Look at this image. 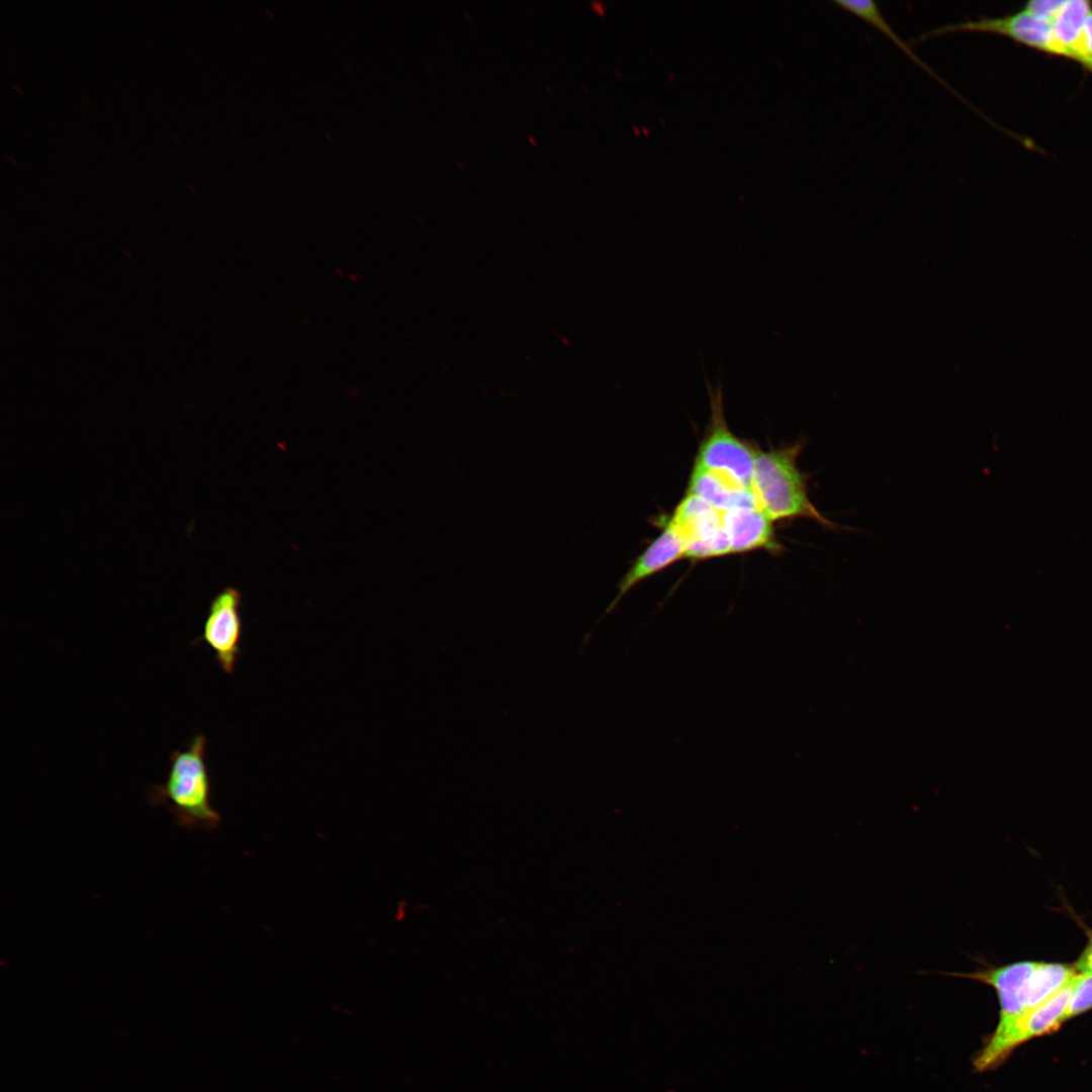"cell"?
<instances>
[{"label": "cell", "instance_id": "1", "mask_svg": "<svg viewBox=\"0 0 1092 1092\" xmlns=\"http://www.w3.org/2000/svg\"><path fill=\"white\" fill-rule=\"evenodd\" d=\"M802 440L756 454L752 489L759 509L772 521L805 518L829 530L840 525L822 515L808 493V474L797 465Z\"/></svg>", "mask_w": 1092, "mask_h": 1092}, {"label": "cell", "instance_id": "2", "mask_svg": "<svg viewBox=\"0 0 1092 1092\" xmlns=\"http://www.w3.org/2000/svg\"><path fill=\"white\" fill-rule=\"evenodd\" d=\"M206 738L195 735L183 750L170 756L167 779L149 791V801L164 804L178 826L185 829L215 828L219 814L210 803V779L205 759Z\"/></svg>", "mask_w": 1092, "mask_h": 1092}, {"label": "cell", "instance_id": "3", "mask_svg": "<svg viewBox=\"0 0 1092 1092\" xmlns=\"http://www.w3.org/2000/svg\"><path fill=\"white\" fill-rule=\"evenodd\" d=\"M1036 963L1021 962L1002 967L981 969L972 973H952L951 976L982 982L994 988L1000 1003L999 1021L973 1058L974 1069L985 1072L996 1068L1009 1056L1008 1040L1025 1010L1023 989Z\"/></svg>", "mask_w": 1092, "mask_h": 1092}, {"label": "cell", "instance_id": "4", "mask_svg": "<svg viewBox=\"0 0 1092 1092\" xmlns=\"http://www.w3.org/2000/svg\"><path fill=\"white\" fill-rule=\"evenodd\" d=\"M711 419L695 459L694 466L722 474L738 485L752 489V477L758 450L738 438L729 429L723 407L721 381L712 387L706 379Z\"/></svg>", "mask_w": 1092, "mask_h": 1092}, {"label": "cell", "instance_id": "5", "mask_svg": "<svg viewBox=\"0 0 1092 1092\" xmlns=\"http://www.w3.org/2000/svg\"><path fill=\"white\" fill-rule=\"evenodd\" d=\"M668 523L684 542L685 557L701 560L731 553L722 515L700 496L687 493Z\"/></svg>", "mask_w": 1092, "mask_h": 1092}, {"label": "cell", "instance_id": "6", "mask_svg": "<svg viewBox=\"0 0 1092 1092\" xmlns=\"http://www.w3.org/2000/svg\"><path fill=\"white\" fill-rule=\"evenodd\" d=\"M242 596L232 586L220 590L211 600L202 633L192 644L205 643L212 648L220 668L233 673L241 651Z\"/></svg>", "mask_w": 1092, "mask_h": 1092}, {"label": "cell", "instance_id": "7", "mask_svg": "<svg viewBox=\"0 0 1092 1092\" xmlns=\"http://www.w3.org/2000/svg\"><path fill=\"white\" fill-rule=\"evenodd\" d=\"M960 32L999 34L1032 49L1058 56L1051 23L1034 17L1025 9L1001 17H981L975 20L942 25L924 32L913 42L923 41L933 36Z\"/></svg>", "mask_w": 1092, "mask_h": 1092}, {"label": "cell", "instance_id": "8", "mask_svg": "<svg viewBox=\"0 0 1092 1092\" xmlns=\"http://www.w3.org/2000/svg\"><path fill=\"white\" fill-rule=\"evenodd\" d=\"M685 557V546L673 527L667 523L661 534L635 559L617 585V595L606 608L599 624L613 612L635 585Z\"/></svg>", "mask_w": 1092, "mask_h": 1092}, {"label": "cell", "instance_id": "9", "mask_svg": "<svg viewBox=\"0 0 1092 1092\" xmlns=\"http://www.w3.org/2000/svg\"><path fill=\"white\" fill-rule=\"evenodd\" d=\"M722 522L731 553L758 549L777 553L783 549L776 538L772 521L759 507H740L724 512Z\"/></svg>", "mask_w": 1092, "mask_h": 1092}, {"label": "cell", "instance_id": "10", "mask_svg": "<svg viewBox=\"0 0 1092 1092\" xmlns=\"http://www.w3.org/2000/svg\"><path fill=\"white\" fill-rule=\"evenodd\" d=\"M688 493L700 496L719 512L740 507H758L753 489L744 488L728 477L694 466Z\"/></svg>", "mask_w": 1092, "mask_h": 1092}, {"label": "cell", "instance_id": "11", "mask_svg": "<svg viewBox=\"0 0 1092 1092\" xmlns=\"http://www.w3.org/2000/svg\"><path fill=\"white\" fill-rule=\"evenodd\" d=\"M1076 975L1043 1003L1028 1011L1012 1032L1007 1052H1011L1025 1040L1051 1032L1066 1020V1011L1070 1003Z\"/></svg>", "mask_w": 1092, "mask_h": 1092}, {"label": "cell", "instance_id": "12", "mask_svg": "<svg viewBox=\"0 0 1092 1092\" xmlns=\"http://www.w3.org/2000/svg\"><path fill=\"white\" fill-rule=\"evenodd\" d=\"M1075 975V969L1067 965L1036 963L1023 989L1025 1014L1043 1003Z\"/></svg>", "mask_w": 1092, "mask_h": 1092}, {"label": "cell", "instance_id": "13", "mask_svg": "<svg viewBox=\"0 0 1092 1092\" xmlns=\"http://www.w3.org/2000/svg\"><path fill=\"white\" fill-rule=\"evenodd\" d=\"M1091 2L1085 0L1065 1L1051 23L1058 56L1073 59V52L1087 16L1092 11Z\"/></svg>", "mask_w": 1092, "mask_h": 1092}, {"label": "cell", "instance_id": "14", "mask_svg": "<svg viewBox=\"0 0 1092 1092\" xmlns=\"http://www.w3.org/2000/svg\"><path fill=\"white\" fill-rule=\"evenodd\" d=\"M834 4L842 10L854 15L855 17L861 19L866 23L881 31L918 66H920L928 74L936 78L944 86H947V84L943 82V80H941L925 63H923V61L917 57V55L910 49V47L896 33V31L892 28L890 23L881 13L878 4L875 1L836 0L834 1Z\"/></svg>", "mask_w": 1092, "mask_h": 1092}, {"label": "cell", "instance_id": "15", "mask_svg": "<svg viewBox=\"0 0 1092 1092\" xmlns=\"http://www.w3.org/2000/svg\"><path fill=\"white\" fill-rule=\"evenodd\" d=\"M1092 1008V975H1076L1066 1019Z\"/></svg>", "mask_w": 1092, "mask_h": 1092}, {"label": "cell", "instance_id": "16", "mask_svg": "<svg viewBox=\"0 0 1092 1092\" xmlns=\"http://www.w3.org/2000/svg\"><path fill=\"white\" fill-rule=\"evenodd\" d=\"M1073 60L1092 71V11L1086 18L1073 52Z\"/></svg>", "mask_w": 1092, "mask_h": 1092}, {"label": "cell", "instance_id": "17", "mask_svg": "<svg viewBox=\"0 0 1092 1092\" xmlns=\"http://www.w3.org/2000/svg\"><path fill=\"white\" fill-rule=\"evenodd\" d=\"M1064 3L1063 0H1032L1026 3L1023 9L1034 17L1052 23Z\"/></svg>", "mask_w": 1092, "mask_h": 1092}, {"label": "cell", "instance_id": "18", "mask_svg": "<svg viewBox=\"0 0 1092 1092\" xmlns=\"http://www.w3.org/2000/svg\"><path fill=\"white\" fill-rule=\"evenodd\" d=\"M1077 970L1080 971L1081 974L1092 975V936L1077 963Z\"/></svg>", "mask_w": 1092, "mask_h": 1092}]
</instances>
